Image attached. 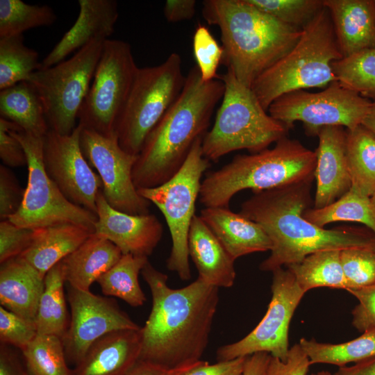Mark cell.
Returning a JSON list of instances; mask_svg holds the SVG:
<instances>
[{"mask_svg":"<svg viewBox=\"0 0 375 375\" xmlns=\"http://www.w3.org/2000/svg\"><path fill=\"white\" fill-rule=\"evenodd\" d=\"M141 349V328L112 331L90 347L74 374L124 375L139 359Z\"/></svg>","mask_w":375,"mask_h":375,"instance_id":"obj_21","label":"cell"},{"mask_svg":"<svg viewBox=\"0 0 375 375\" xmlns=\"http://www.w3.org/2000/svg\"><path fill=\"white\" fill-rule=\"evenodd\" d=\"M79 12L74 25L42 61V68H48L64 60L95 38L112 34L118 19L115 0H79Z\"/></svg>","mask_w":375,"mask_h":375,"instance_id":"obj_20","label":"cell"},{"mask_svg":"<svg viewBox=\"0 0 375 375\" xmlns=\"http://www.w3.org/2000/svg\"><path fill=\"white\" fill-rule=\"evenodd\" d=\"M247 357L218 361L215 364L201 360L182 375H242Z\"/></svg>","mask_w":375,"mask_h":375,"instance_id":"obj_48","label":"cell"},{"mask_svg":"<svg viewBox=\"0 0 375 375\" xmlns=\"http://www.w3.org/2000/svg\"><path fill=\"white\" fill-rule=\"evenodd\" d=\"M122 255L112 242L93 233L61 260L65 281L72 288L88 291L91 285L112 267Z\"/></svg>","mask_w":375,"mask_h":375,"instance_id":"obj_26","label":"cell"},{"mask_svg":"<svg viewBox=\"0 0 375 375\" xmlns=\"http://www.w3.org/2000/svg\"><path fill=\"white\" fill-rule=\"evenodd\" d=\"M203 138L196 140L183 166L169 181L154 188L138 189L141 197L156 205L162 213L172 243L167 267L183 281L191 278L188 234L195 215L201 178L210 166L203 155Z\"/></svg>","mask_w":375,"mask_h":375,"instance_id":"obj_9","label":"cell"},{"mask_svg":"<svg viewBox=\"0 0 375 375\" xmlns=\"http://www.w3.org/2000/svg\"><path fill=\"white\" fill-rule=\"evenodd\" d=\"M12 132L26 155L28 182L19 210L8 219L19 226L32 229L69 223L94 233L97 215L67 200L46 172L44 135L28 133L20 128Z\"/></svg>","mask_w":375,"mask_h":375,"instance_id":"obj_11","label":"cell"},{"mask_svg":"<svg viewBox=\"0 0 375 375\" xmlns=\"http://www.w3.org/2000/svg\"><path fill=\"white\" fill-rule=\"evenodd\" d=\"M25 189L19 185L14 174L4 165H0V219H8L19 209Z\"/></svg>","mask_w":375,"mask_h":375,"instance_id":"obj_44","label":"cell"},{"mask_svg":"<svg viewBox=\"0 0 375 375\" xmlns=\"http://www.w3.org/2000/svg\"><path fill=\"white\" fill-rule=\"evenodd\" d=\"M362 124L375 133V101H372L369 110Z\"/></svg>","mask_w":375,"mask_h":375,"instance_id":"obj_54","label":"cell"},{"mask_svg":"<svg viewBox=\"0 0 375 375\" xmlns=\"http://www.w3.org/2000/svg\"><path fill=\"white\" fill-rule=\"evenodd\" d=\"M38 335L35 323L0 306L1 344L20 351L25 349Z\"/></svg>","mask_w":375,"mask_h":375,"instance_id":"obj_42","label":"cell"},{"mask_svg":"<svg viewBox=\"0 0 375 375\" xmlns=\"http://www.w3.org/2000/svg\"><path fill=\"white\" fill-rule=\"evenodd\" d=\"M0 115L28 133L44 136L49 129L41 99L28 81L0 90Z\"/></svg>","mask_w":375,"mask_h":375,"instance_id":"obj_28","label":"cell"},{"mask_svg":"<svg viewBox=\"0 0 375 375\" xmlns=\"http://www.w3.org/2000/svg\"><path fill=\"white\" fill-rule=\"evenodd\" d=\"M202 15L221 33L222 63L244 85L253 81L288 53L302 29L260 10L247 0H206Z\"/></svg>","mask_w":375,"mask_h":375,"instance_id":"obj_4","label":"cell"},{"mask_svg":"<svg viewBox=\"0 0 375 375\" xmlns=\"http://www.w3.org/2000/svg\"><path fill=\"white\" fill-rule=\"evenodd\" d=\"M219 78L224 84L222 103L201 144L206 159L216 162L241 149L256 153L287 136L289 128L267 113L251 88L228 69Z\"/></svg>","mask_w":375,"mask_h":375,"instance_id":"obj_7","label":"cell"},{"mask_svg":"<svg viewBox=\"0 0 375 375\" xmlns=\"http://www.w3.org/2000/svg\"><path fill=\"white\" fill-rule=\"evenodd\" d=\"M106 40L95 38L70 58L31 75L27 81L41 99L49 129L66 135L76 127Z\"/></svg>","mask_w":375,"mask_h":375,"instance_id":"obj_10","label":"cell"},{"mask_svg":"<svg viewBox=\"0 0 375 375\" xmlns=\"http://www.w3.org/2000/svg\"><path fill=\"white\" fill-rule=\"evenodd\" d=\"M195 0H167L163 7V14L169 22H178L192 19L196 10Z\"/></svg>","mask_w":375,"mask_h":375,"instance_id":"obj_49","label":"cell"},{"mask_svg":"<svg viewBox=\"0 0 375 375\" xmlns=\"http://www.w3.org/2000/svg\"><path fill=\"white\" fill-rule=\"evenodd\" d=\"M347 290L375 283V247H351L340 251Z\"/></svg>","mask_w":375,"mask_h":375,"instance_id":"obj_40","label":"cell"},{"mask_svg":"<svg viewBox=\"0 0 375 375\" xmlns=\"http://www.w3.org/2000/svg\"><path fill=\"white\" fill-rule=\"evenodd\" d=\"M272 298L258 324L244 338L217 351L218 361L266 352L285 362L289 353V326L293 314L306 294L287 269L272 272Z\"/></svg>","mask_w":375,"mask_h":375,"instance_id":"obj_14","label":"cell"},{"mask_svg":"<svg viewBox=\"0 0 375 375\" xmlns=\"http://www.w3.org/2000/svg\"><path fill=\"white\" fill-rule=\"evenodd\" d=\"M271 355L256 353L247 357L242 375H265Z\"/></svg>","mask_w":375,"mask_h":375,"instance_id":"obj_52","label":"cell"},{"mask_svg":"<svg viewBox=\"0 0 375 375\" xmlns=\"http://www.w3.org/2000/svg\"><path fill=\"white\" fill-rule=\"evenodd\" d=\"M94 233L115 244L122 254L147 257L160 241L163 227L153 214L129 215L112 208L101 190L97 197Z\"/></svg>","mask_w":375,"mask_h":375,"instance_id":"obj_18","label":"cell"},{"mask_svg":"<svg viewBox=\"0 0 375 375\" xmlns=\"http://www.w3.org/2000/svg\"><path fill=\"white\" fill-rule=\"evenodd\" d=\"M299 344L308 356L310 365L325 363L340 367L375 356V329L365 331L360 337L340 344L319 342L304 338Z\"/></svg>","mask_w":375,"mask_h":375,"instance_id":"obj_32","label":"cell"},{"mask_svg":"<svg viewBox=\"0 0 375 375\" xmlns=\"http://www.w3.org/2000/svg\"><path fill=\"white\" fill-rule=\"evenodd\" d=\"M333 375H375V356L351 367H340Z\"/></svg>","mask_w":375,"mask_h":375,"instance_id":"obj_53","label":"cell"},{"mask_svg":"<svg viewBox=\"0 0 375 375\" xmlns=\"http://www.w3.org/2000/svg\"><path fill=\"white\" fill-rule=\"evenodd\" d=\"M340 251L338 249L317 251L299 262L288 265L287 268L305 293L320 287L347 290Z\"/></svg>","mask_w":375,"mask_h":375,"instance_id":"obj_30","label":"cell"},{"mask_svg":"<svg viewBox=\"0 0 375 375\" xmlns=\"http://www.w3.org/2000/svg\"><path fill=\"white\" fill-rule=\"evenodd\" d=\"M310 375H333V374L328 371H321L316 374H312Z\"/></svg>","mask_w":375,"mask_h":375,"instance_id":"obj_55","label":"cell"},{"mask_svg":"<svg viewBox=\"0 0 375 375\" xmlns=\"http://www.w3.org/2000/svg\"><path fill=\"white\" fill-rule=\"evenodd\" d=\"M374 3H375V0H374Z\"/></svg>","mask_w":375,"mask_h":375,"instance_id":"obj_57","label":"cell"},{"mask_svg":"<svg viewBox=\"0 0 375 375\" xmlns=\"http://www.w3.org/2000/svg\"><path fill=\"white\" fill-rule=\"evenodd\" d=\"M309 358L299 344L292 346L286 361L271 356L265 375H307Z\"/></svg>","mask_w":375,"mask_h":375,"instance_id":"obj_47","label":"cell"},{"mask_svg":"<svg viewBox=\"0 0 375 375\" xmlns=\"http://www.w3.org/2000/svg\"><path fill=\"white\" fill-rule=\"evenodd\" d=\"M35 230L19 226L9 219L0 222V263L20 256L31 244Z\"/></svg>","mask_w":375,"mask_h":375,"instance_id":"obj_43","label":"cell"},{"mask_svg":"<svg viewBox=\"0 0 375 375\" xmlns=\"http://www.w3.org/2000/svg\"><path fill=\"white\" fill-rule=\"evenodd\" d=\"M56 19L53 8L47 5H31L22 0H0V38L51 26Z\"/></svg>","mask_w":375,"mask_h":375,"instance_id":"obj_38","label":"cell"},{"mask_svg":"<svg viewBox=\"0 0 375 375\" xmlns=\"http://www.w3.org/2000/svg\"><path fill=\"white\" fill-rule=\"evenodd\" d=\"M40 69L38 53L24 44L23 35L0 38V90L27 81Z\"/></svg>","mask_w":375,"mask_h":375,"instance_id":"obj_35","label":"cell"},{"mask_svg":"<svg viewBox=\"0 0 375 375\" xmlns=\"http://www.w3.org/2000/svg\"><path fill=\"white\" fill-rule=\"evenodd\" d=\"M224 92L219 76L205 82L197 65L189 71L181 94L147 135L138 155L132 171L137 190L158 186L177 173L196 140L208 132Z\"/></svg>","mask_w":375,"mask_h":375,"instance_id":"obj_3","label":"cell"},{"mask_svg":"<svg viewBox=\"0 0 375 375\" xmlns=\"http://www.w3.org/2000/svg\"><path fill=\"white\" fill-rule=\"evenodd\" d=\"M185 78L182 59L175 52L160 65L138 68L115 126L126 152L139 154L147 135L181 94Z\"/></svg>","mask_w":375,"mask_h":375,"instance_id":"obj_8","label":"cell"},{"mask_svg":"<svg viewBox=\"0 0 375 375\" xmlns=\"http://www.w3.org/2000/svg\"><path fill=\"white\" fill-rule=\"evenodd\" d=\"M281 22L302 29L324 7V0H247Z\"/></svg>","mask_w":375,"mask_h":375,"instance_id":"obj_39","label":"cell"},{"mask_svg":"<svg viewBox=\"0 0 375 375\" xmlns=\"http://www.w3.org/2000/svg\"><path fill=\"white\" fill-rule=\"evenodd\" d=\"M342 58L375 47L374 0H324Z\"/></svg>","mask_w":375,"mask_h":375,"instance_id":"obj_23","label":"cell"},{"mask_svg":"<svg viewBox=\"0 0 375 375\" xmlns=\"http://www.w3.org/2000/svg\"><path fill=\"white\" fill-rule=\"evenodd\" d=\"M31 375H74L67 365L62 339L53 335H37L21 351Z\"/></svg>","mask_w":375,"mask_h":375,"instance_id":"obj_37","label":"cell"},{"mask_svg":"<svg viewBox=\"0 0 375 375\" xmlns=\"http://www.w3.org/2000/svg\"><path fill=\"white\" fill-rule=\"evenodd\" d=\"M370 198H371L372 203L375 208V192Z\"/></svg>","mask_w":375,"mask_h":375,"instance_id":"obj_56","label":"cell"},{"mask_svg":"<svg viewBox=\"0 0 375 375\" xmlns=\"http://www.w3.org/2000/svg\"><path fill=\"white\" fill-rule=\"evenodd\" d=\"M303 217L310 223L324 228L336 222L362 224L375 235V208L369 197L353 188L332 203L320 208H308Z\"/></svg>","mask_w":375,"mask_h":375,"instance_id":"obj_33","label":"cell"},{"mask_svg":"<svg viewBox=\"0 0 375 375\" xmlns=\"http://www.w3.org/2000/svg\"><path fill=\"white\" fill-rule=\"evenodd\" d=\"M318 147L315 150L316 192L314 208L326 206L351 187L347 154V130L341 126H325L317 133Z\"/></svg>","mask_w":375,"mask_h":375,"instance_id":"obj_19","label":"cell"},{"mask_svg":"<svg viewBox=\"0 0 375 375\" xmlns=\"http://www.w3.org/2000/svg\"><path fill=\"white\" fill-rule=\"evenodd\" d=\"M188 254L198 277L208 285L231 288L236 273L235 260L200 216L194 215L188 234Z\"/></svg>","mask_w":375,"mask_h":375,"instance_id":"obj_24","label":"cell"},{"mask_svg":"<svg viewBox=\"0 0 375 375\" xmlns=\"http://www.w3.org/2000/svg\"><path fill=\"white\" fill-rule=\"evenodd\" d=\"M192 46L202 80L208 82L218 78L217 71L222 62L224 50L208 27L198 24L194 33Z\"/></svg>","mask_w":375,"mask_h":375,"instance_id":"obj_41","label":"cell"},{"mask_svg":"<svg viewBox=\"0 0 375 375\" xmlns=\"http://www.w3.org/2000/svg\"><path fill=\"white\" fill-rule=\"evenodd\" d=\"M333 70L342 85L375 101V47L335 61Z\"/></svg>","mask_w":375,"mask_h":375,"instance_id":"obj_36","label":"cell"},{"mask_svg":"<svg viewBox=\"0 0 375 375\" xmlns=\"http://www.w3.org/2000/svg\"><path fill=\"white\" fill-rule=\"evenodd\" d=\"M313 180L257 193L241 204L242 215L258 223L272 242L270 255L259 266L273 272L319 251L375 247V236L353 228L325 229L303 217L312 203Z\"/></svg>","mask_w":375,"mask_h":375,"instance_id":"obj_2","label":"cell"},{"mask_svg":"<svg viewBox=\"0 0 375 375\" xmlns=\"http://www.w3.org/2000/svg\"><path fill=\"white\" fill-rule=\"evenodd\" d=\"M148 261L147 257L124 254L119 260L97 281L106 296L119 298L133 307L144 305L146 297L138 276Z\"/></svg>","mask_w":375,"mask_h":375,"instance_id":"obj_34","label":"cell"},{"mask_svg":"<svg viewBox=\"0 0 375 375\" xmlns=\"http://www.w3.org/2000/svg\"><path fill=\"white\" fill-rule=\"evenodd\" d=\"M347 154L351 188L371 197L375 192V133L362 124L347 129Z\"/></svg>","mask_w":375,"mask_h":375,"instance_id":"obj_31","label":"cell"},{"mask_svg":"<svg viewBox=\"0 0 375 375\" xmlns=\"http://www.w3.org/2000/svg\"><path fill=\"white\" fill-rule=\"evenodd\" d=\"M141 274L151 290L152 307L141 327L139 359L169 369L195 365L208 343L219 288L199 277L185 287L172 288L167 275L149 260Z\"/></svg>","mask_w":375,"mask_h":375,"instance_id":"obj_1","label":"cell"},{"mask_svg":"<svg viewBox=\"0 0 375 375\" xmlns=\"http://www.w3.org/2000/svg\"><path fill=\"white\" fill-rule=\"evenodd\" d=\"M372 102L335 81L320 92L286 93L273 101L267 112L289 129L294 122H301L306 132L314 136L325 126L351 130L362 124Z\"/></svg>","mask_w":375,"mask_h":375,"instance_id":"obj_13","label":"cell"},{"mask_svg":"<svg viewBox=\"0 0 375 375\" xmlns=\"http://www.w3.org/2000/svg\"><path fill=\"white\" fill-rule=\"evenodd\" d=\"M0 375H31L24 360L9 345H0Z\"/></svg>","mask_w":375,"mask_h":375,"instance_id":"obj_50","label":"cell"},{"mask_svg":"<svg viewBox=\"0 0 375 375\" xmlns=\"http://www.w3.org/2000/svg\"><path fill=\"white\" fill-rule=\"evenodd\" d=\"M358 301L352 310V324L360 332L375 329V283L347 290Z\"/></svg>","mask_w":375,"mask_h":375,"instance_id":"obj_45","label":"cell"},{"mask_svg":"<svg viewBox=\"0 0 375 375\" xmlns=\"http://www.w3.org/2000/svg\"><path fill=\"white\" fill-rule=\"evenodd\" d=\"M199 216L234 260L272 249V242L261 226L240 212L228 208L205 207Z\"/></svg>","mask_w":375,"mask_h":375,"instance_id":"obj_22","label":"cell"},{"mask_svg":"<svg viewBox=\"0 0 375 375\" xmlns=\"http://www.w3.org/2000/svg\"><path fill=\"white\" fill-rule=\"evenodd\" d=\"M342 58L329 11L324 6L303 27L292 49L263 72L251 88L267 111L273 101L286 93L326 88L337 81L333 63Z\"/></svg>","mask_w":375,"mask_h":375,"instance_id":"obj_6","label":"cell"},{"mask_svg":"<svg viewBox=\"0 0 375 375\" xmlns=\"http://www.w3.org/2000/svg\"><path fill=\"white\" fill-rule=\"evenodd\" d=\"M316 161L315 151L283 137L272 149L236 155L208 172L201 182L200 202L205 207L228 208L233 197L243 190L257 193L313 180Z\"/></svg>","mask_w":375,"mask_h":375,"instance_id":"obj_5","label":"cell"},{"mask_svg":"<svg viewBox=\"0 0 375 375\" xmlns=\"http://www.w3.org/2000/svg\"><path fill=\"white\" fill-rule=\"evenodd\" d=\"M17 128L19 127L13 122L0 118V158L6 167L27 166L23 146L12 132Z\"/></svg>","mask_w":375,"mask_h":375,"instance_id":"obj_46","label":"cell"},{"mask_svg":"<svg viewBox=\"0 0 375 375\" xmlns=\"http://www.w3.org/2000/svg\"><path fill=\"white\" fill-rule=\"evenodd\" d=\"M81 131L79 124L66 135L49 129L44 136V165L67 200L97 215V197L102 182L82 153Z\"/></svg>","mask_w":375,"mask_h":375,"instance_id":"obj_16","label":"cell"},{"mask_svg":"<svg viewBox=\"0 0 375 375\" xmlns=\"http://www.w3.org/2000/svg\"><path fill=\"white\" fill-rule=\"evenodd\" d=\"M44 288L35 320L38 335H53L61 339L69 323L64 293V271L61 261L44 276Z\"/></svg>","mask_w":375,"mask_h":375,"instance_id":"obj_29","label":"cell"},{"mask_svg":"<svg viewBox=\"0 0 375 375\" xmlns=\"http://www.w3.org/2000/svg\"><path fill=\"white\" fill-rule=\"evenodd\" d=\"M68 301L71 318L62 341L67 362L75 366L90 347L106 334L118 330L141 328L113 299L69 286Z\"/></svg>","mask_w":375,"mask_h":375,"instance_id":"obj_17","label":"cell"},{"mask_svg":"<svg viewBox=\"0 0 375 375\" xmlns=\"http://www.w3.org/2000/svg\"><path fill=\"white\" fill-rule=\"evenodd\" d=\"M31 244L19 256L44 278L48 271L78 248L93 233L74 224L34 229Z\"/></svg>","mask_w":375,"mask_h":375,"instance_id":"obj_27","label":"cell"},{"mask_svg":"<svg viewBox=\"0 0 375 375\" xmlns=\"http://www.w3.org/2000/svg\"><path fill=\"white\" fill-rule=\"evenodd\" d=\"M138 68L129 43L106 40L78 124L106 136L117 135L116 124Z\"/></svg>","mask_w":375,"mask_h":375,"instance_id":"obj_12","label":"cell"},{"mask_svg":"<svg viewBox=\"0 0 375 375\" xmlns=\"http://www.w3.org/2000/svg\"><path fill=\"white\" fill-rule=\"evenodd\" d=\"M80 146L89 165L98 172L101 191L112 208L129 215L149 213L151 203L138 194L133 181L138 156L126 152L117 135L106 136L82 126Z\"/></svg>","mask_w":375,"mask_h":375,"instance_id":"obj_15","label":"cell"},{"mask_svg":"<svg viewBox=\"0 0 375 375\" xmlns=\"http://www.w3.org/2000/svg\"><path fill=\"white\" fill-rule=\"evenodd\" d=\"M199 362L192 366L169 369L149 361L138 359L124 375H182Z\"/></svg>","mask_w":375,"mask_h":375,"instance_id":"obj_51","label":"cell"},{"mask_svg":"<svg viewBox=\"0 0 375 375\" xmlns=\"http://www.w3.org/2000/svg\"><path fill=\"white\" fill-rule=\"evenodd\" d=\"M44 278L21 256L1 264L0 303L6 309L35 322Z\"/></svg>","mask_w":375,"mask_h":375,"instance_id":"obj_25","label":"cell"}]
</instances>
